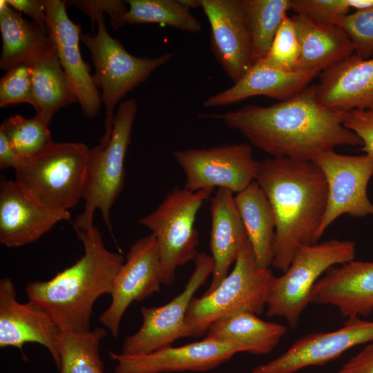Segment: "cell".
Here are the masks:
<instances>
[{
	"label": "cell",
	"mask_w": 373,
	"mask_h": 373,
	"mask_svg": "<svg viewBox=\"0 0 373 373\" xmlns=\"http://www.w3.org/2000/svg\"><path fill=\"white\" fill-rule=\"evenodd\" d=\"M355 254V243L349 240L331 239L299 248L287 269L272 280L266 316L283 317L295 328L318 279L331 267L354 260Z\"/></svg>",
	"instance_id": "7"
},
{
	"label": "cell",
	"mask_w": 373,
	"mask_h": 373,
	"mask_svg": "<svg viewBox=\"0 0 373 373\" xmlns=\"http://www.w3.org/2000/svg\"><path fill=\"white\" fill-rule=\"evenodd\" d=\"M211 193L175 187L153 212L139 219L140 224L155 237L162 284L173 283L178 268L198 254L199 233L194 227L195 220Z\"/></svg>",
	"instance_id": "8"
},
{
	"label": "cell",
	"mask_w": 373,
	"mask_h": 373,
	"mask_svg": "<svg viewBox=\"0 0 373 373\" xmlns=\"http://www.w3.org/2000/svg\"><path fill=\"white\" fill-rule=\"evenodd\" d=\"M21 158L14 150L4 135L0 133V168L6 169L19 168L23 162Z\"/></svg>",
	"instance_id": "41"
},
{
	"label": "cell",
	"mask_w": 373,
	"mask_h": 373,
	"mask_svg": "<svg viewBox=\"0 0 373 373\" xmlns=\"http://www.w3.org/2000/svg\"><path fill=\"white\" fill-rule=\"evenodd\" d=\"M274 278L270 268L256 263L249 240L240 249L231 271L213 291L193 297L186 315V337L206 335L215 321L238 312L257 315L266 308Z\"/></svg>",
	"instance_id": "5"
},
{
	"label": "cell",
	"mask_w": 373,
	"mask_h": 373,
	"mask_svg": "<svg viewBox=\"0 0 373 373\" xmlns=\"http://www.w3.org/2000/svg\"><path fill=\"white\" fill-rule=\"evenodd\" d=\"M125 23H162L183 31L196 33L200 21L180 0H128Z\"/></svg>",
	"instance_id": "31"
},
{
	"label": "cell",
	"mask_w": 373,
	"mask_h": 373,
	"mask_svg": "<svg viewBox=\"0 0 373 373\" xmlns=\"http://www.w3.org/2000/svg\"><path fill=\"white\" fill-rule=\"evenodd\" d=\"M320 73L318 70L287 72L258 61L232 86L207 97L203 106H229L256 96L283 101L305 89Z\"/></svg>",
	"instance_id": "22"
},
{
	"label": "cell",
	"mask_w": 373,
	"mask_h": 373,
	"mask_svg": "<svg viewBox=\"0 0 373 373\" xmlns=\"http://www.w3.org/2000/svg\"><path fill=\"white\" fill-rule=\"evenodd\" d=\"M66 6H74L87 15L93 25L99 17L106 12L111 17V26L118 30L124 26V18L128 11L126 1L122 0H75L66 1Z\"/></svg>",
	"instance_id": "37"
},
{
	"label": "cell",
	"mask_w": 373,
	"mask_h": 373,
	"mask_svg": "<svg viewBox=\"0 0 373 373\" xmlns=\"http://www.w3.org/2000/svg\"><path fill=\"white\" fill-rule=\"evenodd\" d=\"M16 10L25 13L38 26L46 29L44 0H6Z\"/></svg>",
	"instance_id": "40"
},
{
	"label": "cell",
	"mask_w": 373,
	"mask_h": 373,
	"mask_svg": "<svg viewBox=\"0 0 373 373\" xmlns=\"http://www.w3.org/2000/svg\"><path fill=\"white\" fill-rule=\"evenodd\" d=\"M210 249L213 260L212 279L206 293L216 289L228 275L230 266L248 240L237 210L233 193L219 188L211 199Z\"/></svg>",
	"instance_id": "23"
},
{
	"label": "cell",
	"mask_w": 373,
	"mask_h": 373,
	"mask_svg": "<svg viewBox=\"0 0 373 373\" xmlns=\"http://www.w3.org/2000/svg\"><path fill=\"white\" fill-rule=\"evenodd\" d=\"M0 31L2 51L0 68L8 70L57 52L46 29L26 20L21 12L11 7L6 0L0 1Z\"/></svg>",
	"instance_id": "24"
},
{
	"label": "cell",
	"mask_w": 373,
	"mask_h": 373,
	"mask_svg": "<svg viewBox=\"0 0 373 373\" xmlns=\"http://www.w3.org/2000/svg\"><path fill=\"white\" fill-rule=\"evenodd\" d=\"M349 37L356 55L373 56V6L347 15L338 25Z\"/></svg>",
	"instance_id": "35"
},
{
	"label": "cell",
	"mask_w": 373,
	"mask_h": 373,
	"mask_svg": "<svg viewBox=\"0 0 373 373\" xmlns=\"http://www.w3.org/2000/svg\"><path fill=\"white\" fill-rule=\"evenodd\" d=\"M310 303L336 307L345 318L373 312V262L352 260L329 268L314 285Z\"/></svg>",
	"instance_id": "20"
},
{
	"label": "cell",
	"mask_w": 373,
	"mask_h": 373,
	"mask_svg": "<svg viewBox=\"0 0 373 373\" xmlns=\"http://www.w3.org/2000/svg\"><path fill=\"white\" fill-rule=\"evenodd\" d=\"M59 329L49 315L39 307L17 300V291L8 277L0 280V348L16 347L23 353L29 343L43 345L57 368L60 359L57 347Z\"/></svg>",
	"instance_id": "19"
},
{
	"label": "cell",
	"mask_w": 373,
	"mask_h": 373,
	"mask_svg": "<svg viewBox=\"0 0 373 373\" xmlns=\"http://www.w3.org/2000/svg\"><path fill=\"white\" fill-rule=\"evenodd\" d=\"M287 331L282 324L265 321L253 312L243 311L215 321L205 338L233 345L240 352L263 355L274 350Z\"/></svg>",
	"instance_id": "26"
},
{
	"label": "cell",
	"mask_w": 373,
	"mask_h": 373,
	"mask_svg": "<svg viewBox=\"0 0 373 373\" xmlns=\"http://www.w3.org/2000/svg\"><path fill=\"white\" fill-rule=\"evenodd\" d=\"M95 35L81 33L80 40L90 51L95 66V85L102 89L101 99L105 106V133L99 142H106L111 136L114 110L120 100L145 81L156 69L169 61L173 52L157 57H135L107 31L104 17L97 19Z\"/></svg>",
	"instance_id": "6"
},
{
	"label": "cell",
	"mask_w": 373,
	"mask_h": 373,
	"mask_svg": "<svg viewBox=\"0 0 373 373\" xmlns=\"http://www.w3.org/2000/svg\"><path fill=\"white\" fill-rule=\"evenodd\" d=\"M75 232L84 255L48 280L29 282L25 291L28 301L46 312L60 331L83 332L90 329L95 301L111 294L124 258L106 248L97 227Z\"/></svg>",
	"instance_id": "3"
},
{
	"label": "cell",
	"mask_w": 373,
	"mask_h": 373,
	"mask_svg": "<svg viewBox=\"0 0 373 373\" xmlns=\"http://www.w3.org/2000/svg\"><path fill=\"white\" fill-rule=\"evenodd\" d=\"M31 74L36 113L50 124L61 108L78 102L61 67L57 52L28 66Z\"/></svg>",
	"instance_id": "28"
},
{
	"label": "cell",
	"mask_w": 373,
	"mask_h": 373,
	"mask_svg": "<svg viewBox=\"0 0 373 373\" xmlns=\"http://www.w3.org/2000/svg\"><path fill=\"white\" fill-rule=\"evenodd\" d=\"M300 48L295 26L288 16L278 28L263 63L287 72L297 71Z\"/></svg>",
	"instance_id": "33"
},
{
	"label": "cell",
	"mask_w": 373,
	"mask_h": 373,
	"mask_svg": "<svg viewBox=\"0 0 373 373\" xmlns=\"http://www.w3.org/2000/svg\"><path fill=\"white\" fill-rule=\"evenodd\" d=\"M242 4L254 64L269 51L278 28L291 10V0H242Z\"/></svg>",
	"instance_id": "30"
},
{
	"label": "cell",
	"mask_w": 373,
	"mask_h": 373,
	"mask_svg": "<svg viewBox=\"0 0 373 373\" xmlns=\"http://www.w3.org/2000/svg\"><path fill=\"white\" fill-rule=\"evenodd\" d=\"M106 334L105 329L100 327L83 332L59 331L57 341L59 373H104L99 350Z\"/></svg>",
	"instance_id": "29"
},
{
	"label": "cell",
	"mask_w": 373,
	"mask_h": 373,
	"mask_svg": "<svg viewBox=\"0 0 373 373\" xmlns=\"http://www.w3.org/2000/svg\"><path fill=\"white\" fill-rule=\"evenodd\" d=\"M70 219L68 211L46 205L16 180H1V245L12 248L32 243Z\"/></svg>",
	"instance_id": "15"
},
{
	"label": "cell",
	"mask_w": 373,
	"mask_h": 373,
	"mask_svg": "<svg viewBox=\"0 0 373 373\" xmlns=\"http://www.w3.org/2000/svg\"><path fill=\"white\" fill-rule=\"evenodd\" d=\"M89 150L81 142H54L24 160L15 180L46 205L68 211L82 199Z\"/></svg>",
	"instance_id": "9"
},
{
	"label": "cell",
	"mask_w": 373,
	"mask_h": 373,
	"mask_svg": "<svg viewBox=\"0 0 373 373\" xmlns=\"http://www.w3.org/2000/svg\"><path fill=\"white\" fill-rule=\"evenodd\" d=\"M336 373H373V342L350 358Z\"/></svg>",
	"instance_id": "39"
},
{
	"label": "cell",
	"mask_w": 373,
	"mask_h": 373,
	"mask_svg": "<svg viewBox=\"0 0 373 373\" xmlns=\"http://www.w3.org/2000/svg\"><path fill=\"white\" fill-rule=\"evenodd\" d=\"M255 180L276 219L271 266L283 273L299 248L315 243L327 207V181L313 162L283 157L258 162Z\"/></svg>",
	"instance_id": "2"
},
{
	"label": "cell",
	"mask_w": 373,
	"mask_h": 373,
	"mask_svg": "<svg viewBox=\"0 0 373 373\" xmlns=\"http://www.w3.org/2000/svg\"><path fill=\"white\" fill-rule=\"evenodd\" d=\"M194 262V270L180 294L162 306L141 307V327L124 340L122 354H148L186 337V315L190 303L195 291L212 274L213 269L211 256L204 253H198Z\"/></svg>",
	"instance_id": "12"
},
{
	"label": "cell",
	"mask_w": 373,
	"mask_h": 373,
	"mask_svg": "<svg viewBox=\"0 0 373 373\" xmlns=\"http://www.w3.org/2000/svg\"><path fill=\"white\" fill-rule=\"evenodd\" d=\"M343 125L361 139V150L373 157V111L353 109L347 111Z\"/></svg>",
	"instance_id": "38"
},
{
	"label": "cell",
	"mask_w": 373,
	"mask_h": 373,
	"mask_svg": "<svg viewBox=\"0 0 373 373\" xmlns=\"http://www.w3.org/2000/svg\"><path fill=\"white\" fill-rule=\"evenodd\" d=\"M26 103L37 110L29 66H16L7 70L0 79V106Z\"/></svg>",
	"instance_id": "34"
},
{
	"label": "cell",
	"mask_w": 373,
	"mask_h": 373,
	"mask_svg": "<svg viewBox=\"0 0 373 373\" xmlns=\"http://www.w3.org/2000/svg\"><path fill=\"white\" fill-rule=\"evenodd\" d=\"M235 345L207 338L178 347L168 345L140 355L110 351L116 362L114 373H171L205 372L227 362L240 353Z\"/></svg>",
	"instance_id": "17"
},
{
	"label": "cell",
	"mask_w": 373,
	"mask_h": 373,
	"mask_svg": "<svg viewBox=\"0 0 373 373\" xmlns=\"http://www.w3.org/2000/svg\"><path fill=\"white\" fill-rule=\"evenodd\" d=\"M311 161L323 173L328 189L326 210L315 243L341 216H373V204L367 194L373 175V157L365 153L343 155L329 150L316 153Z\"/></svg>",
	"instance_id": "10"
},
{
	"label": "cell",
	"mask_w": 373,
	"mask_h": 373,
	"mask_svg": "<svg viewBox=\"0 0 373 373\" xmlns=\"http://www.w3.org/2000/svg\"><path fill=\"white\" fill-rule=\"evenodd\" d=\"M161 284L158 247L151 233L131 246L114 279L111 303L99 321L117 337L122 316L131 304L159 292Z\"/></svg>",
	"instance_id": "13"
},
{
	"label": "cell",
	"mask_w": 373,
	"mask_h": 373,
	"mask_svg": "<svg viewBox=\"0 0 373 373\" xmlns=\"http://www.w3.org/2000/svg\"><path fill=\"white\" fill-rule=\"evenodd\" d=\"M234 200L257 265L269 268L274 258L276 219L267 195L254 180L236 193Z\"/></svg>",
	"instance_id": "27"
},
{
	"label": "cell",
	"mask_w": 373,
	"mask_h": 373,
	"mask_svg": "<svg viewBox=\"0 0 373 373\" xmlns=\"http://www.w3.org/2000/svg\"><path fill=\"white\" fill-rule=\"evenodd\" d=\"M48 125L39 113L31 118L15 115L2 122L0 133L21 158L28 160L44 152L54 143Z\"/></svg>",
	"instance_id": "32"
},
{
	"label": "cell",
	"mask_w": 373,
	"mask_h": 373,
	"mask_svg": "<svg viewBox=\"0 0 373 373\" xmlns=\"http://www.w3.org/2000/svg\"><path fill=\"white\" fill-rule=\"evenodd\" d=\"M345 113L322 106L311 85L271 106L247 104L200 117L223 122L271 157L311 161L316 153L338 146H362L361 139L343 125Z\"/></svg>",
	"instance_id": "1"
},
{
	"label": "cell",
	"mask_w": 373,
	"mask_h": 373,
	"mask_svg": "<svg viewBox=\"0 0 373 373\" xmlns=\"http://www.w3.org/2000/svg\"><path fill=\"white\" fill-rule=\"evenodd\" d=\"M368 342H373V321L347 318L338 329L299 338L281 355L254 367L251 373H295L309 366L324 365Z\"/></svg>",
	"instance_id": "14"
},
{
	"label": "cell",
	"mask_w": 373,
	"mask_h": 373,
	"mask_svg": "<svg viewBox=\"0 0 373 373\" xmlns=\"http://www.w3.org/2000/svg\"><path fill=\"white\" fill-rule=\"evenodd\" d=\"M180 1L189 9L201 8L200 0H180Z\"/></svg>",
	"instance_id": "42"
},
{
	"label": "cell",
	"mask_w": 373,
	"mask_h": 373,
	"mask_svg": "<svg viewBox=\"0 0 373 373\" xmlns=\"http://www.w3.org/2000/svg\"><path fill=\"white\" fill-rule=\"evenodd\" d=\"M350 8V0H291L296 15L327 25L338 26Z\"/></svg>",
	"instance_id": "36"
},
{
	"label": "cell",
	"mask_w": 373,
	"mask_h": 373,
	"mask_svg": "<svg viewBox=\"0 0 373 373\" xmlns=\"http://www.w3.org/2000/svg\"><path fill=\"white\" fill-rule=\"evenodd\" d=\"M137 111V102L135 99L121 102L115 114L109 140L89 150L82 194L84 210L75 220V231L93 228V216L98 209L112 232L111 209L124 187L125 157Z\"/></svg>",
	"instance_id": "4"
},
{
	"label": "cell",
	"mask_w": 373,
	"mask_h": 373,
	"mask_svg": "<svg viewBox=\"0 0 373 373\" xmlns=\"http://www.w3.org/2000/svg\"><path fill=\"white\" fill-rule=\"evenodd\" d=\"M44 6L46 32L56 48L70 86L84 115L90 119L95 118L99 113L102 99L89 68L81 55V26L73 23L68 17L66 1L44 0Z\"/></svg>",
	"instance_id": "16"
},
{
	"label": "cell",
	"mask_w": 373,
	"mask_h": 373,
	"mask_svg": "<svg viewBox=\"0 0 373 373\" xmlns=\"http://www.w3.org/2000/svg\"><path fill=\"white\" fill-rule=\"evenodd\" d=\"M291 19L300 48L297 71L321 72L354 53L339 26L319 23L299 15Z\"/></svg>",
	"instance_id": "25"
},
{
	"label": "cell",
	"mask_w": 373,
	"mask_h": 373,
	"mask_svg": "<svg viewBox=\"0 0 373 373\" xmlns=\"http://www.w3.org/2000/svg\"><path fill=\"white\" fill-rule=\"evenodd\" d=\"M318 75L315 86L324 107L343 112L373 111V57L365 59L354 53Z\"/></svg>",
	"instance_id": "21"
},
{
	"label": "cell",
	"mask_w": 373,
	"mask_h": 373,
	"mask_svg": "<svg viewBox=\"0 0 373 373\" xmlns=\"http://www.w3.org/2000/svg\"><path fill=\"white\" fill-rule=\"evenodd\" d=\"M173 157L191 191L218 187L238 193L256 180L258 165L248 143L176 150Z\"/></svg>",
	"instance_id": "11"
},
{
	"label": "cell",
	"mask_w": 373,
	"mask_h": 373,
	"mask_svg": "<svg viewBox=\"0 0 373 373\" xmlns=\"http://www.w3.org/2000/svg\"><path fill=\"white\" fill-rule=\"evenodd\" d=\"M211 27L213 53L236 83L253 65L251 42L242 0H200Z\"/></svg>",
	"instance_id": "18"
}]
</instances>
